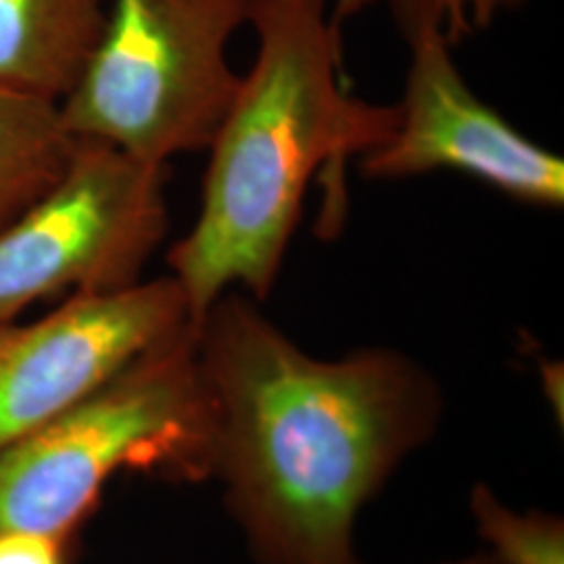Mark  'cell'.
<instances>
[{"label":"cell","mask_w":564,"mask_h":564,"mask_svg":"<svg viewBox=\"0 0 564 564\" xmlns=\"http://www.w3.org/2000/svg\"><path fill=\"white\" fill-rule=\"evenodd\" d=\"M468 512L494 563L564 564L563 517L517 510L485 484L470 487Z\"/></svg>","instance_id":"30bf717a"},{"label":"cell","mask_w":564,"mask_h":564,"mask_svg":"<svg viewBox=\"0 0 564 564\" xmlns=\"http://www.w3.org/2000/svg\"><path fill=\"white\" fill-rule=\"evenodd\" d=\"M362 564V563H360ZM433 564H496L487 554H468V556H458V558H449V561H442V563Z\"/></svg>","instance_id":"4fadbf2b"},{"label":"cell","mask_w":564,"mask_h":564,"mask_svg":"<svg viewBox=\"0 0 564 564\" xmlns=\"http://www.w3.org/2000/svg\"><path fill=\"white\" fill-rule=\"evenodd\" d=\"M69 542L36 531H2L0 564H67Z\"/></svg>","instance_id":"7c38bea8"},{"label":"cell","mask_w":564,"mask_h":564,"mask_svg":"<svg viewBox=\"0 0 564 564\" xmlns=\"http://www.w3.org/2000/svg\"><path fill=\"white\" fill-rule=\"evenodd\" d=\"M207 481L256 564H360L364 508L444 421L437 377L393 347L324 360L226 291L195 328Z\"/></svg>","instance_id":"6da1fadb"},{"label":"cell","mask_w":564,"mask_h":564,"mask_svg":"<svg viewBox=\"0 0 564 564\" xmlns=\"http://www.w3.org/2000/svg\"><path fill=\"white\" fill-rule=\"evenodd\" d=\"M489 2H491L494 11L498 13V11H510V9H519V7H523L527 0H489Z\"/></svg>","instance_id":"5bb4252c"},{"label":"cell","mask_w":564,"mask_h":564,"mask_svg":"<svg viewBox=\"0 0 564 564\" xmlns=\"http://www.w3.org/2000/svg\"><path fill=\"white\" fill-rule=\"evenodd\" d=\"M375 0H335L330 21L335 28L339 23L358 13H362L366 7H370ZM437 11L444 15L445 32L452 44L463 41L464 36L473 34L475 30L489 28L496 18V11L489 0H431Z\"/></svg>","instance_id":"8fae6325"},{"label":"cell","mask_w":564,"mask_h":564,"mask_svg":"<svg viewBox=\"0 0 564 564\" xmlns=\"http://www.w3.org/2000/svg\"><path fill=\"white\" fill-rule=\"evenodd\" d=\"M74 142L57 102L0 90V230L57 181Z\"/></svg>","instance_id":"9c48e42d"},{"label":"cell","mask_w":564,"mask_h":564,"mask_svg":"<svg viewBox=\"0 0 564 564\" xmlns=\"http://www.w3.org/2000/svg\"><path fill=\"white\" fill-rule=\"evenodd\" d=\"M247 25L256 59L209 144L195 226L167 253L193 328L237 284L265 300L316 170L366 155L398 126V105L343 88L326 0H253Z\"/></svg>","instance_id":"7a4b0ae2"},{"label":"cell","mask_w":564,"mask_h":564,"mask_svg":"<svg viewBox=\"0 0 564 564\" xmlns=\"http://www.w3.org/2000/svg\"><path fill=\"white\" fill-rule=\"evenodd\" d=\"M109 0H0V90L57 102L101 36Z\"/></svg>","instance_id":"ba28073f"},{"label":"cell","mask_w":564,"mask_h":564,"mask_svg":"<svg viewBox=\"0 0 564 564\" xmlns=\"http://www.w3.org/2000/svg\"><path fill=\"white\" fill-rule=\"evenodd\" d=\"M207 481L195 330L162 343L88 398L0 452V533L72 540L120 473Z\"/></svg>","instance_id":"3957f363"},{"label":"cell","mask_w":564,"mask_h":564,"mask_svg":"<svg viewBox=\"0 0 564 564\" xmlns=\"http://www.w3.org/2000/svg\"><path fill=\"white\" fill-rule=\"evenodd\" d=\"M191 328L186 297L172 276L69 295L34 323H0V452Z\"/></svg>","instance_id":"52a82bcc"},{"label":"cell","mask_w":564,"mask_h":564,"mask_svg":"<svg viewBox=\"0 0 564 564\" xmlns=\"http://www.w3.org/2000/svg\"><path fill=\"white\" fill-rule=\"evenodd\" d=\"M165 232V165L76 139L57 181L0 230V323L48 297L137 284Z\"/></svg>","instance_id":"5b68a950"},{"label":"cell","mask_w":564,"mask_h":564,"mask_svg":"<svg viewBox=\"0 0 564 564\" xmlns=\"http://www.w3.org/2000/svg\"><path fill=\"white\" fill-rule=\"evenodd\" d=\"M253 0H109L101 36L59 101L63 128L153 165L209 149L241 76L228 44Z\"/></svg>","instance_id":"277c9868"},{"label":"cell","mask_w":564,"mask_h":564,"mask_svg":"<svg viewBox=\"0 0 564 564\" xmlns=\"http://www.w3.org/2000/svg\"><path fill=\"white\" fill-rule=\"evenodd\" d=\"M391 11L410 63L398 126L362 155L364 176L402 181L458 170L514 202L563 207V160L523 137L468 88L437 7L431 0H391Z\"/></svg>","instance_id":"8992f818"}]
</instances>
